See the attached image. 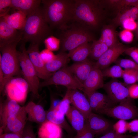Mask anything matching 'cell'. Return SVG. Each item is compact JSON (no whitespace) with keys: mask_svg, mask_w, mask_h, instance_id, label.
I'll return each instance as SVG.
<instances>
[{"mask_svg":"<svg viewBox=\"0 0 138 138\" xmlns=\"http://www.w3.org/2000/svg\"><path fill=\"white\" fill-rule=\"evenodd\" d=\"M138 71L130 69L124 70L122 78L125 82L127 84H132L137 81Z\"/></svg>","mask_w":138,"mask_h":138,"instance_id":"cell-35","label":"cell"},{"mask_svg":"<svg viewBox=\"0 0 138 138\" xmlns=\"http://www.w3.org/2000/svg\"><path fill=\"white\" fill-rule=\"evenodd\" d=\"M128 89L129 95L131 98H138V84H131L128 87Z\"/></svg>","mask_w":138,"mask_h":138,"instance_id":"cell-46","label":"cell"},{"mask_svg":"<svg viewBox=\"0 0 138 138\" xmlns=\"http://www.w3.org/2000/svg\"><path fill=\"white\" fill-rule=\"evenodd\" d=\"M22 42L39 45L51 36V29L46 21L42 9L40 8L27 16L24 25L19 30Z\"/></svg>","mask_w":138,"mask_h":138,"instance_id":"cell-3","label":"cell"},{"mask_svg":"<svg viewBox=\"0 0 138 138\" xmlns=\"http://www.w3.org/2000/svg\"><path fill=\"white\" fill-rule=\"evenodd\" d=\"M99 40L109 48L118 42L114 26L111 25L104 26L102 29Z\"/></svg>","mask_w":138,"mask_h":138,"instance_id":"cell-30","label":"cell"},{"mask_svg":"<svg viewBox=\"0 0 138 138\" xmlns=\"http://www.w3.org/2000/svg\"><path fill=\"white\" fill-rule=\"evenodd\" d=\"M103 77L101 70L94 66L83 84V91L88 96L103 88L104 84Z\"/></svg>","mask_w":138,"mask_h":138,"instance_id":"cell-15","label":"cell"},{"mask_svg":"<svg viewBox=\"0 0 138 138\" xmlns=\"http://www.w3.org/2000/svg\"><path fill=\"white\" fill-rule=\"evenodd\" d=\"M71 103L78 110L87 120L92 112L88 99L78 89L72 90Z\"/></svg>","mask_w":138,"mask_h":138,"instance_id":"cell-18","label":"cell"},{"mask_svg":"<svg viewBox=\"0 0 138 138\" xmlns=\"http://www.w3.org/2000/svg\"><path fill=\"white\" fill-rule=\"evenodd\" d=\"M25 107L27 119L29 121L42 124L47 120V113L40 105L31 101L25 106Z\"/></svg>","mask_w":138,"mask_h":138,"instance_id":"cell-22","label":"cell"},{"mask_svg":"<svg viewBox=\"0 0 138 138\" xmlns=\"http://www.w3.org/2000/svg\"><path fill=\"white\" fill-rule=\"evenodd\" d=\"M92 112L99 113L105 109L115 106V104L107 95L95 92L87 96Z\"/></svg>","mask_w":138,"mask_h":138,"instance_id":"cell-16","label":"cell"},{"mask_svg":"<svg viewBox=\"0 0 138 138\" xmlns=\"http://www.w3.org/2000/svg\"><path fill=\"white\" fill-rule=\"evenodd\" d=\"M113 130L117 133L123 134L128 130V122L125 120L120 119L112 126Z\"/></svg>","mask_w":138,"mask_h":138,"instance_id":"cell-38","label":"cell"},{"mask_svg":"<svg viewBox=\"0 0 138 138\" xmlns=\"http://www.w3.org/2000/svg\"><path fill=\"white\" fill-rule=\"evenodd\" d=\"M137 81L138 82V77H137Z\"/></svg>","mask_w":138,"mask_h":138,"instance_id":"cell-52","label":"cell"},{"mask_svg":"<svg viewBox=\"0 0 138 138\" xmlns=\"http://www.w3.org/2000/svg\"><path fill=\"white\" fill-rule=\"evenodd\" d=\"M138 19V4L118 12L113 22L116 25L120 26L125 20L130 19L135 21Z\"/></svg>","mask_w":138,"mask_h":138,"instance_id":"cell-26","label":"cell"},{"mask_svg":"<svg viewBox=\"0 0 138 138\" xmlns=\"http://www.w3.org/2000/svg\"><path fill=\"white\" fill-rule=\"evenodd\" d=\"M25 43L22 42L20 51L18 54L20 67L24 79L28 84L31 92L38 97L40 83L36 70L30 60L25 48Z\"/></svg>","mask_w":138,"mask_h":138,"instance_id":"cell-6","label":"cell"},{"mask_svg":"<svg viewBox=\"0 0 138 138\" xmlns=\"http://www.w3.org/2000/svg\"><path fill=\"white\" fill-rule=\"evenodd\" d=\"M21 107L17 102L10 99L2 107L0 112V134H2V132L5 129L8 118L17 113Z\"/></svg>","mask_w":138,"mask_h":138,"instance_id":"cell-23","label":"cell"},{"mask_svg":"<svg viewBox=\"0 0 138 138\" xmlns=\"http://www.w3.org/2000/svg\"><path fill=\"white\" fill-rule=\"evenodd\" d=\"M22 134L13 133H4L0 135V138H22Z\"/></svg>","mask_w":138,"mask_h":138,"instance_id":"cell-49","label":"cell"},{"mask_svg":"<svg viewBox=\"0 0 138 138\" xmlns=\"http://www.w3.org/2000/svg\"><path fill=\"white\" fill-rule=\"evenodd\" d=\"M27 16L24 13L17 11L2 17L5 21L13 28L20 30L25 24Z\"/></svg>","mask_w":138,"mask_h":138,"instance_id":"cell-28","label":"cell"},{"mask_svg":"<svg viewBox=\"0 0 138 138\" xmlns=\"http://www.w3.org/2000/svg\"><path fill=\"white\" fill-rule=\"evenodd\" d=\"M109 47L99 40H94L91 43L89 56L97 61L108 50Z\"/></svg>","mask_w":138,"mask_h":138,"instance_id":"cell-31","label":"cell"},{"mask_svg":"<svg viewBox=\"0 0 138 138\" xmlns=\"http://www.w3.org/2000/svg\"><path fill=\"white\" fill-rule=\"evenodd\" d=\"M124 53L138 63V46L128 47Z\"/></svg>","mask_w":138,"mask_h":138,"instance_id":"cell-43","label":"cell"},{"mask_svg":"<svg viewBox=\"0 0 138 138\" xmlns=\"http://www.w3.org/2000/svg\"><path fill=\"white\" fill-rule=\"evenodd\" d=\"M39 45L37 44L30 43L27 51L38 77L45 80L49 78L52 74L49 72L46 68L45 64L40 56Z\"/></svg>","mask_w":138,"mask_h":138,"instance_id":"cell-12","label":"cell"},{"mask_svg":"<svg viewBox=\"0 0 138 138\" xmlns=\"http://www.w3.org/2000/svg\"><path fill=\"white\" fill-rule=\"evenodd\" d=\"M72 89H68L63 99L54 109H56L66 115L69 110L71 103V93Z\"/></svg>","mask_w":138,"mask_h":138,"instance_id":"cell-34","label":"cell"},{"mask_svg":"<svg viewBox=\"0 0 138 138\" xmlns=\"http://www.w3.org/2000/svg\"><path fill=\"white\" fill-rule=\"evenodd\" d=\"M95 135L90 128L87 120L86 126L83 131L72 138H94Z\"/></svg>","mask_w":138,"mask_h":138,"instance_id":"cell-39","label":"cell"},{"mask_svg":"<svg viewBox=\"0 0 138 138\" xmlns=\"http://www.w3.org/2000/svg\"><path fill=\"white\" fill-rule=\"evenodd\" d=\"M99 114L125 120L138 117V109L133 103L131 99L121 102L116 106L104 110Z\"/></svg>","mask_w":138,"mask_h":138,"instance_id":"cell-8","label":"cell"},{"mask_svg":"<svg viewBox=\"0 0 138 138\" xmlns=\"http://www.w3.org/2000/svg\"><path fill=\"white\" fill-rule=\"evenodd\" d=\"M128 130L130 132H138V119L128 122Z\"/></svg>","mask_w":138,"mask_h":138,"instance_id":"cell-48","label":"cell"},{"mask_svg":"<svg viewBox=\"0 0 138 138\" xmlns=\"http://www.w3.org/2000/svg\"><path fill=\"white\" fill-rule=\"evenodd\" d=\"M5 87L10 99L18 102H22L25 100L29 86L24 79L13 78L7 83Z\"/></svg>","mask_w":138,"mask_h":138,"instance_id":"cell-9","label":"cell"},{"mask_svg":"<svg viewBox=\"0 0 138 138\" xmlns=\"http://www.w3.org/2000/svg\"><path fill=\"white\" fill-rule=\"evenodd\" d=\"M73 21L90 30L97 29L103 18L104 11L101 1L74 0Z\"/></svg>","mask_w":138,"mask_h":138,"instance_id":"cell-2","label":"cell"},{"mask_svg":"<svg viewBox=\"0 0 138 138\" xmlns=\"http://www.w3.org/2000/svg\"><path fill=\"white\" fill-rule=\"evenodd\" d=\"M73 130L78 134L85 129L87 120L83 115L73 106H71L70 109L66 115Z\"/></svg>","mask_w":138,"mask_h":138,"instance_id":"cell-20","label":"cell"},{"mask_svg":"<svg viewBox=\"0 0 138 138\" xmlns=\"http://www.w3.org/2000/svg\"><path fill=\"white\" fill-rule=\"evenodd\" d=\"M65 29L61 30L59 38L61 42L60 52L70 51L95 40L91 30L77 22L73 21Z\"/></svg>","mask_w":138,"mask_h":138,"instance_id":"cell-4","label":"cell"},{"mask_svg":"<svg viewBox=\"0 0 138 138\" xmlns=\"http://www.w3.org/2000/svg\"><path fill=\"white\" fill-rule=\"evenodd\" d=\"M105 1L110 6L116 9L118 12L138 4V0H109Z\"/></svg>","mask_w":138,"mask_h":138,"instance_id":"cell-32","label":"cell"},{"mask_svg":"<svg viewBox=\"0 0 138 138\" xmlns=\"http://www.w3.org/2000/svg\"><path fill=\"white\" fill-rule=\"evenodd\" d=\"M38 135L39 138H62V128L59 125L48 120L42 124Z\"/></svg>","mask_w":138,"mask_h":138,"instance_id":"cell-21","label":"cell"},{"mask_svg":"<svg viewBox=\"0 0 138 138\" xmlns=\"http://www.w3.org/2000/svg\"><path fill=\"white\" fill-rule=\"evenodd\" d=\"M103 77L112 78H122L124 70L119 65H116L101 70Z\"/></svg>","mask_w":138,"mask_h":138,"instance_id":"cell-33","label":"cell"},{"mask_svg":"<svg viewBox=\"0 0 138 138\" xmlns=\"http://www.w3.org/2000/svg\"><path fill=\"white\" fill-rule=\"evenodd\" d=\"M119 36L122 41L128 43L132 42L134 38L133 34L131 31L125 29L120 32Z\"/></svg>","mask_w":138,"mask_h":138,"instance_id":"cell-41","label":"cell"},{"mask_svg":"<svg viewBox=\"0 0 138 138\" xmlns=\"http://www.w3.org/2000/svg\"><path fill=\"white\" fill-rule=\"evenodd\" d=\"M137 134H138V132L137 133Z\"/></svg>","mask_w":138,"mask_h":138,"instance_id":"cell-53","label":"cell"},{"mask_svg":"<svg viewBox=\"0 0 138 138\" xmlns=\"http://www.w3.org/2000/svg\"><path fill=\"white\" fill-rule=\"evenodd\" d=\"M114 63L125 69H133L138 71V63L132 59H118Z\"/></svg>","mask_w":138,"mask_h":138,"instance_id":"cell-37","label":"cell"},{"mask_svg":"<svg viewBox=\"0 0 138 138\" xmlns=\"http://www.w3.org/2000/svg\"><path fill=\"white\" fill-rule=\"evenodd\" d=\"M19 42H17L0 48V68L4 75V79L0 86L2 92L7 83L14 76L19 72L20 67L16 46Z\"/></svg>","mask_w":138,"mask_h":138,"instance_id":"cell-5","label":"cell"},{"mask_svg":"<svg viewBox=\"0 0 138 138\" xmlns=\"http://www.w3.org/2000/svg\"><path fill=\"white\" fill-rule=\"evenodd\" d=\"M135 31V38L136 40H138V22H137V26Z\"/></svg>","mask_w":138,"mask_h":138,"instance_id":"cell-50","label":"cell"},{"mask_svg":"<svg viewBox=\"0 0 138 138\" xmlns=\"http://www.w3.org/2000/svg\"><path fill=\"white\" fill-rule=\"evenodd\" d=\"M22 138H36L32 127L28 126L25 127Z\"/></svg>","mask_w":138,"mask_h":138,"instance_id":"cell-47","label":"cell"},{"mask_svg":"<svg viewBox=\"0 0 138 138\" xmlns=\"http://www.w3.org/2000/svg\"><path fill=\"white\" fill-rule=\"evenodd\" d=\"M12 3V0H0V17L8 15Z\"/></svg>","mask_w":138,"mask_h":138,"instance_id":"cell-40","label":"cell"},{"mask_svg":"<svg viewBox=\"0 0 138 138\" xmlns=\"http://www.w3.org/2000/svg\"><path fill=\"white\" fill-rule=\"evenodd\" d=\"M22 36L20 31L11 27L2 17L0 18V48L21 41Z\"/></svg>","mask_w":138,"mask_h":138,"instance_id":"cell-14","label":"cell"},{"mask_svg":"<svg viewBox=\"0 0 138 138\" xmlns=\"http://www.w3.org/2000/svg\"><path fill=\"white\" fill-rule=\"evenodd\" d=\"M69 58L68 53L64 52H60L55 55L53 60L45 64L46 68L50 73L56 72L66 66Z\"/></svg>","mask_w":138,"mask_h":138,"instance_id":"cell-29","label":"cell"},{"mask_svg":"<svg viewBox=\"0 0 138 138\" xmlns=\"http://www.w3.org/2000/svg\"><path fill=\"white\" fill-rule=\"evenodd\" d=\"M103 88L115 104L131 99L129 95L128 88L116 80H112L104 84Z\"/></svg>","mask_w":138,"mask_h":138,"instance_id":"cell-10","label":"cell"},{"mask_svg":"<svg viewBox=\"0 0 138 138\" xmlns=\"http://www.w3.org/2000/svg\"><path fill=\"white\" fill-rule=\"evenodd\" d=\"M122 26L125 29L130 31L135 30L137 26V23L131 19H127L122 23Z\"/></svg>","mask_w":138,"mask_h":138,"instance_id":"cell-45","label":"cell"},{"mask_svg":"<svg viewBox=\"0 0 138 138\" xmlns=\"http://www.w3.org/2000/svg\"><path fill=\"white\" fill-rule=\"evenodd\" d=\"M87 121L90 128L95 134H105L111 130L112 124L108 121L93 112Z\"/></svg>","mask_w":138,"mask_h":138,"instance_id":"cell-19","label":"cell"},{"mask_svg":"<svg viewBox=\"0 0 138 138\" xmlns=\"http://www.w3.org/2000/svg\"><path fill=\"white\" fill-rule=\"evenodd\" d=\"M65 116L57 110H50L47 113V120L59 125L68 133H72L73 130L67 122Z\"/></svg>","mask_w":138,"mask_h":138,"instance_id":"cell-25","label":"cell"},{"mask_svg":"<svg viewBox=\"0 0 138 138\" xmlns=\"http://www.w3.org/2000/svg\"><path fill=\"white\" fill-rule=\"evenodd\" d=\"M41 0H12L10 8L22 12L27 16L40 7Z\"/></svg>","mask_w":138,"mask_h":138,"instance_id":"cell-24","label":"cell"},{"mask_svg":"<svg viewBox=\"0 0 138 138\" xmlns=\"http://www.w3.org/2000/svg\"><path fill=\"white\" fill-rule=\"evenodd\" d=\"M91 43H85L69 51L68 54L69 58L75 62L85 60L89 55Z\"/></svg>","mask_w":138,"mask_h":138,"instance_id":"cell-27","label":"cell"},{"mask_svg":"<svg viewBox=\"0 0 138 138\" xmlns=\"http://www.w3.org/2000/svg\"><path fill=\"white\" fill-rule=\"evenodd\" d=\"M131 138H138V134H137V135L135 136H133Z\"/></svg>","mask_w":138,"mask_h":138,"instance_id":"cell-51","label":"cell"},{"mask_svg":"<svg viewBox=\"0 0 138 138\" xmlns=\"http://www.w3.org/2000/svg\"><path fill=\"white\" fill-rule=\"evenodd\" d=\"M53 85L63 86L68 89L83 91V85L66 66L57 71L49 78L40 83L39 87Z\"/></svg>","mask_w":138,"mask_h":138,"instance_id":"cell-7","label":"cell"},{"mask_svg":"<svg viewBox=\"0 0 138 138\" xmlns=\"http://www.w3.org/2000/svg\"><path fill=\"white\" fill-rule=\"evenodd\" d=\"M43 13L51 28L63 30L73 21L74 0H43Z\"/></svg>","mask_w":138,"mask_h":138,"instance_id":"cell-1","label":"cell"},{"mask_svg":"<svg viewBox=\"0 0 138 138\" xmlns=\"http://www.w3.org/2000/svg\"><path fill=\"white\" fill-rule=\"evenodd\" d=\"M27 116L25 106L22 107L17 113L8 118L4 133H13L22 134Z\"/></svg>","mask_w":138,"mask_h":138,"instance_id":"cell-13","label":"cell"},{"mask_svg":"<svg viewBox=\"0 0 138 138\" xmlns=\"http://www.w3.org/2000/svg\"><path fill=\"white\" fill-rule=\"evenodd\" d=\"M95 63L88 58L79 62H75L69 66V70L83 85L93 68Z\"/></svg>","mask_w":138,"mask_h":138,"instance_id":"cell-17","label":"cell"},{"mask_svg":"<svg viewBox=\"0 0 138 138\" xmlns=\"http://www.w3.org/2000/svg\"><path fill=\"white\" fill-rule=\"evenodd\" d=\"M133 136L129 135L119 134L113 130H111L104 135L98 138H131Z\"/></svg>","mask_w":138,"mask_h":138,"instance_id":"cell-44","label":"cell"},{"mask_svg":"<svg viewBox=\"0 0 138 138\" xmlns=\"http://www.w3.org/2000/svg\"><path fill=\"white\" fill-rule=\"evenodd\" d=\"M128 47L119 42L109 47L95 63L94 66L101 70L106 68L114 62Z\"/></svg>","mask_w":138,"mask_h":138,"instance_id":"cell-11","label":"cell"},{"mask_svg":"<svg viewBox=\"0 0 138 138\" xmlns=\"http://www.w3.org/2000/svg\"><path fill=\"white\" fill-rule=\"evenodd\" d=\"M44 42L46 49L52 51L58 50L60 45V39L52 35L46 38Z\"/></svg>","mask_w":138,"mask_h":138,"instance_id":"cell-36","label":"cell"},{"mask_svg":"<svg viewBox=\"0 0 138 138\" xmlns=\"http://www.w3.org/2000/svg\"><path fill=\"white\" fill-rule=\"evenodd\" d=\"M40 55L42 59L45 64L52 61L55 56L52 51L47 49L40 52Z\"/></svg>","mask_w":138,"mask_h":138,"instance_id":"cell-42","label":"cell"}]
</instances>
